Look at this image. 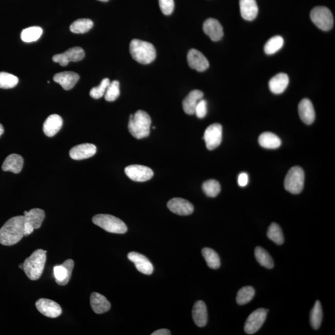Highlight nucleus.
<instances>
[{"mask_svg": "<svg viewBox=\"0 0 335 335\" xmlns=\"http://www.w3.org/2000/svg\"><path fill=\"white\" fill-rule=\"evenodd\" d=\"M267 313L268 310L261 308L256 310L249 315L244 327L247 334H255L260 329L267 318Z\"/></svg>", "mask_w": 335, "mask_h": 335, "instance_id": "nucleus-8", "label": "nucleus"}, {"mask_svg": "<svg viewBox=\"0 0 335 335\" xmlns=\"http://www.w3.org/2000/svg\"><path fill=\"white\" fill-rule=\"evenodd\" d=\"M37 309L43 315L49 318H57L61 315V307L57 302L47 299H40L36 302Z\"/></svg>", "mask_w": 335, "mask_h": 335, "instance_id": "nucleus-13", "label": "nucleus"}, {"mask_svg": "<svg viewBox=\"0 0 335 335\" xmlns=\"http://www.w3.org/2000/svg\"><path fill=\"white\" fill-rule=\"evenodd\" d=\"M19 79L13 74L0 72V89H10L15 88L18 84Z\"/></svg>", "mask_w": 335, "mask_h": 335, "instance_id": "nucleus-39", "label": "nucleus"}, {"mask_svg": "<svg viewBox=\"0 0 335 335\" xmlns=\"http://www.w3.org/2000/svg\"><path fill=\"white\" fill-rule=\"evenodd\" d=\"M91 308L97 314H102L110 311L111 304L104 295L98 292H93L90 296Z\"/></svg>", "mask_w": 335, "mask_h": 335, "instance_id": "nucleus-26", "label": "nucleus"}, {"mask_svg": "<svg viewBox=\"0 0 335 335\" xmlns=\"http://www.w3.org/2000/svg\"><path fill=\"white\" fill-rule=\"evenodd\" d=\"M284 45V39L280 36L272 37L266 43L264 50L266 54L272 55L278 52Z\"/></svg>", "mask_w": 335, "mask_h": 335, "instance_id": "nucleus-34", "label": "nucleus"}, {"mask_svg": "<svg viewBox=\"0 0 335 335\" xmlns=\"http://www.w3.org/2000/svg\"><path fill=\"white\" fill-rule=\"evenodd\" d=\"M4 128L3 126V125L0 124V136L1 135H3V134L4 133Z\"/></svg>", "mask_w": 335, "mask_h": 335, "instance_id": "nucleus-47", "label": "nucleus"}, {"mask_svg": "<svg viewBox=\"0 0 335 335\" xmlns=\"http://www.w3.org/2000/svg\"><path fill=\"white\" fill-rule=\"evenodd\" d=\"M43 30L41 27L32 26L22 30L21 38L24 43H33L40 39L43 35Z\"/></svg>", "mask_w": 335, "mask_h": 335, "instance_id": "nucleus-30", "label": "nucleus"}, {"mask_svg": "<svg viewBox=\"0 0 335 335\" xmlns=\"http://www.w3.org/2000/svg\"><path fill=\"white\" fill-rule=\"evenodd\" d=\"M240 13L246 21L255 19L258 13V7L256 0H240Z\"/></svg>", "mask_w": 335, "mask_h": 335, "instance_id": "nucleus-25", "label": "nucleus"}, {"mask_svg": "<svg viewBox=\"0 0 335 335\" xmlns=\"http://www.w3.org/2000/svg\"><path fill=\"white\" fill-rule=\"evenodd\" d=\"M74 268L73 260L68 259L61 265L54 268V274L56 283L60 286L67 285L70 281Z\"/></svg>", "mask_w": 335, "mask_h": 335, "instance_id": "nucleus-12", "label": "nucleus"}, {"mask_svg": "<svg viewBox=\"0 0 335 335\" xmlns=\"http://www.w3.org/2000/svg\"><path fill=\"white\" fill-rule=\"evenodd\" d=\"M202 190L208 197L215 198L220 193L221 184L216 180H207L202 184Z\"/></svg>", "mask_w": 335, "mask_h": 335, "instance_id": "nucleus-38", "label": "nucleus"}, {"mask_svg": "<svg viewBox=\"0 0 335 335\" xmlns=\"http://www.w3.org/2000/svg\"><path fill=\"white\" fill-rule=\"evenodd\" d=\"M24 215L9 219L0 228V244L4 246L18 244L24 237Z\"/></svg>", "mask_w": 335, "mask_h": 335, "instance_id": "nucleus-1", "label": "nucleus"}, {"mask_svg": "<svg viewBox=\"0 0 335 335\" xmlns=\"http://www.w3.org/2000/svg\"><path fill=\"white\" fill-rule=\"evenodd\" d=\"M93 26V22L91 20L83 18L76 20L70 25L71 32L75 34H84L89 32Z\"/></svg>", "mask_w": 335, "mask_h": 335, "instance_id": "nucleus-32", "label": "nucleus"}, {"mask_svg": "<svg viewBox=\"0 0 335 335\" xmlns=\"http://www.w3.org/2000/svg\"><path fill=\"white\" fill-rule=\"evenodd\" d=\"M298 111L300 119L305 124L311 125L315 121V110L313 103L309 99L305 98L300 101L298 106Z\"/></svg>", "mask_w": 335, "mask_h": 335, "instance_id": "nucleus-20", "label": "nucleus"}, {"mask_svg": "<svg viewBox=\"0 0 335 335\" xmlns=\"http://www.w3.org/2000/svg\"><path fill=\"white\" fill-rule=\"evenodd\" d=\"M290 83L287 74L280 73L272 77L269 82V89L272 93L279 94L283 93Z\"/></svg>", "mask_w": 335, "mask_h": 335, "instance_id": "nucleus-27", "label": "nucleus"}, {"mask_svg": "<svg viewBox=\"0 0 335 335\" xmlns=\"http://www.w3.org/2000/svg\"><path fill=\"white\" fill-rule=\"evenodd\" d=\"M24 165V159L20 155L11 154L6 157L2 165V170L4 172H11L18 174Z\"/></svg>", "mask_w": 335, "mask_h": 335, "instance_id": "nucleus-24", "label": "nucleus"}, {"mask_svg": "<svg viewBox=\"0 0 335 335\" xmlns=\"http://www.w3.org/2000/svg\"><path fill=\"white\" fill-rule=\"evenodd\" d=\"M202 256H204L208 267L212 269H218L221 267V260L218 254L210 248H204L202 250Z\"/></svg>", "mask_w": 335, "mask_h": 335, "instance_id": "nucleus-33", "label": "nucleus"}, {"mask_svg": "<svg viewBox=\"0 0 335 335\" xmlns=\"http://www.w3.org/2000/svg\"><path fill=\"white\" fill-rule=\"evenodd\" d=\"M203 30L212 41H220L223 36V27L221 23L214 18H209L203 24Z\"/></svg>", "mask_w": 335, "mask_h": 335, "instance_id": "nucleus-18", "label": "nucleus"}, {"mask_svg": "<svg viewBox=\"0 0 335 335\" xmlns=\"http://www.w3.org/2000/svg\"><path fill=\"white\" fill-rule=\"evenodd\" d=\"M152 335H170L171 332L168 329H160L152 333Z\"/></svg>", "mask_w": 335, "mask_h": 335, "instance_id": "nucleus-46", "label": "nucleus"}, {"mask_svg": "<svg viewBox=\"0 0 335 335\" xmlns=\"http://www.w3.org/2000/svg\"><path fill=\"white\" fill-rule=\"evenodd\" d=\"M24 216L25 221L31 223L34 229H39L45 220V215L43 209L35 208V209L30 210L28 212L24 211Z\"/></svg>", "mask_w": 335, "mask_h": 335, "instance_id": "nucleus-28", "label": "nucleus"}, {"mask_svg": "<svg viewBox=\"0 0 335 335\" xmlns=\"http://www.w3.org/2000/svg\"><path fill=\"white\" fill-rule=\"evenodd\" d=\"M323 318V312L322 306L320 302L317 300L315 304V306L312 310L311 313V324L313 329L317 330L319 329L322 323Z\"/></svg>", "mask_w": 335, "mask_h": 335, "instance_id": "nucleus-36", "label": "nucleus"}, {"mask_svg": "<svg viewBox=\"0 0 335 335\" xmlns=\"http://www.w3.org/2000/svg\"><path fill=\"white\" fill-rule=\"evenodd\" d=\"M248 176L246 173H242L239 175L238 178V184L241 187H245L248 184Z\"/></svg>", "mask_w": 335, "mask_h": 335, "instance_id": "nucleus-44", "label": "nucleus"}, {"mask_svg": "<svg viewBox=\"0 0 335 335\" xmlns=\"http://www.w3.org/2000/svg\"><path fill=\"white\" fill-rule=\"evenodd\" d=\"M305 174L299 166H294L289 171L284 180V187L290 193L298 195L304 189Z\"/></svg>", "mask_w": 335, "mask_h": 335, "instance_id": "nucleus-6", "label": "nucleus"}, {"mask_svg": "<svg viewBox=\"0 0 335 335\" xmlns=\"http://www.w3.org/2000/svg\"><path fill=\"white\" fill-rule=\"evenodd\" d=\"M92 221L94 224L108 232L124 234L128 231V227L124 222L112 215H96L92 219Z\"/></svg>", "mask_w": 335, "mask_h": 335, "instance_id": "nucleus-5", "label": "nucleus"}, {"mask_svg": "<svg viewBox=\"0 0 335 335\" xmlns=\"http://www.w3.org/2000/svg\"><path fill=\"white\" fill-rule=\"evenodd\" d=\"M34 230L35 229H34L33 226H32L31 223H27V222L25 221L24 233V237L28 236V235L31 234V233L34 232Z\"/></svg>", "mask_w": 335, "mask_h": 335, "instance_id": "nucleus-45", "label": "nucleus"}, {"mask_svg": "<svg viewBox=\"0 0 335 335\" xmlns=\"http://www.w3.org/2000/svg\"><path fill=\"white\" fill-rule=\"evenodd\" d=\"M63 126V120L59 115L52 114L46 119L43 125V131L48 137H54Z\"/></svg>", "mask_w": 335, "mask_h": 335, "instance_id": "nucleus-21", "label": "nucleus"}, {"mask_svg": "<svg viewBox=\"0 0 335 335\" xmlns=\"http://www.w3.org/2000/svg\"><path fill=\"white\" fill-rule=\"evenodd\" d=\"M159 5L164 15H170L174 10V0H159Z\"/></svg>", "mask_w": 335, "mask_h": 335, "instance_id": "nucleus-42", "label": "nucleus"}, {"mask_svg": "<svg viewBox=\"0 0 335 335\" xmlns=\"http://www.w3.org/2000/svg\"><path fill=\"white\" fill-rule=\"evenodd\" d=\"M192 316L194 322L199 327H204L206 325L208 320L207 307L204 302L199 300L194 305Z\"/></svg>", "mask_w": 335, "mask_h": 335, "instance_id": "nucleus-22", "label": "nucleus"}, {"mask_svg": "<svg viewBox=\"0 0 335 335\" xmlns=\"http://www.w3.org/2000/svg\"><path fill=\"white\" fill-rule=\"evenodd\" d=\"M207 103L204 99H201L195 109V114L198 118L202 119L207 115Z\"/></svg>", "mask_w": 335, "mask_h": 335, "instance_id": "nucleus-43", "label": "nucleus"}, {"mask_svg": "<svg viewBox=\"0 0 335 335\" xmlns=\"http://www.w3.org/2000/svg\"><path fill=\"white\" fill-rule=\"evenodd\" d=\"M19 267H20V268H21V269H23V263H22V264L20 265Z\"/></svg>", "mask_w": 335, "mask_h": 335, "instance_id": "nucleus-48", "label": "nucleus"}, {"mask_svg": "<svg viewBox=\"0 0 335 335\" xmlns=\"http://www.w3.org/2000/svg\"><path fill=\"white\" fill-rule=\"evenodd\" d=\"M311 19L318 28L323 31H330L334 24L331 11L325 6H316L311 12Z\"/></svg>", "mask_w": 335, "mask_h": 335, "instance_id": "nucleus-7", "label": "nucleus"}, {"mask_svg": "<svg viewBox=\"0 0 335 335\" xmlns=\"http://www.w3.org/2000/svg\"><path fill=\"white\" fill-rule=\"evenodd\" d=\"M267 236L268 239L272 240L277 245H282L284 241L283 231L280 226L276 223H272L268 230Z\"/></svg>", "mask_w": 335, "mask_h": 335, "instance_id": "nucleus-35", "label": "nucleus"}, {"mask_svg": "<svg viewBox=\"0 0 335 335\" xmlns=\"http://www.w3.org/2000/svg\"><path fill=\"white\" fill-rule=\"evenodd\" d=\"M167 207L173 213L179 216H189L194 212V206L184 199L175 198L168 201Z\"/></svg>", "mask_w": 335, "mask_h": 335, "instance_id": "nucleus-15", "label": "nucleus"}, {"mask_svg": "<svg viewBox=\"0 0 335 335\" xmlns=\"http://www.w3.org/2000/svg\"><path fill=\"white\" fill-rule=\"evenodd\" d=\"M152 120L144 111L139 110L131 114L128 129L131 135L137 139H142L150 135Z\"/></svg>", "mask_w": 335, "mask_h": 335, "instance_id": "nucleus-3", "label": "nucleus"}, {"mask_svg": "<svg viewBox=\"0 0 335 335\" xmlns=\"http://www.w3.org/2000/svg\"><path fill=\"white\" fill-rule=\"evenodd\" d=\"M125 173L128 178L134 181L145 182L149 181L154 177V172L147 166L134 165L127 166Z\"/></svg>", "mask_w": 335, "mask_h": 335, "instance_id": "nucleus-10", "label": "nucleus"}, {"mask_svg": "<svg viewBox=\"0 0 335 335\" xmlns=\"http://www.w3.org/2000/svg\"><path fill=\"white\" fill-rule=\"evenodd\" d=\"M255 255L256 260L262 267L268 269H271L274 267V262L271 255L262 247H256Z\"/></svg>", "mask_w": 335, "mask_h": 335, "instance_id": "nucleus-31", "label": "nucleus"}, {"mask_svg": "<svg viewBox=\"0 0 335 335\" xmlns=\"http://www.w3.org/2000/svg\"><path fill=\"white\" fill-rule=\"evenodd\" d=\"M204 93L200 90H193L182 101V108L187 114H195V109L199 101L203 98Z\"/></svg>", "mask_w": 335, "mask_h": 335, "instance_id": "nucleus-23", "label": "nucleus"}, {"mask_svg": "<svg viewBox=\"0 0 335 335\" xmlns=\"http://www.w3.org/2000/svg\"><path fill=\"white\" fill-rule=\"evenodd\" d=\"M187 61L190 68L198 71L206 70L209 67V61L199 50L192 48L187 55Z\"/></svg>", "mask_w": 335, "mask_h": 335, "instance_id": "nucleus-14", "label": "nucleus"}, {"mask_svg": "<svg viewBox=\"0 0 335 335\" xmlns=\"http://www.w3.org/2000/svg\"><path fill=\"white\" fill-rule=\"evenodd\" d=\"M255 291L251 286H246L240 289L237 293V302L239 305H245L250 302L255 296Z\"/></svg>", "mask_w": 335, "mask_h": 335, "instance_id": "nucleus-37", "label": "nucleus"}, {"mask_svg": "<svg viewBox=\"0 0 335 335\" xmlns=\"http://www.w3.org/2000/svg\"><path fill=\"white\" fill-rule=\"evenodd\" d=\"M96 147L92 144H82L71 148L69 152L70 156L73 160H82L90 158L95 155Z\"/></svg>", "mask_w": 335, "mask_h": 335, "instance_id": "nucleus-17", "label": "nucleus"}, {"mask_svg": "<svg viewBox=\"0 0 335 335\" xmlns=\"http://www.w3.org/2000/svg\"><path fill=\"white\" fill-rule=\"evenodd\" d=\"M80 79V76L74 71H63L55 74V82L61 85L65 90L72 89Z\"/></svg>", "mask_w": 335, "mask_h": 335, "instance_id": "nucleus-19", "label": "nucleus"}, {"mask_svg": "<svg viewBox=\"0 0 335 335\" xmlns=\"http://www.w3.org/2000/svg\"><path fill=\"white\" fill-rule=\"evenodd\" d=\"M258 142L261 146L268 149H278L281 145L280 138L276 134L269 132L261 134L258 138Z\"/></svg>", "mask_w": 335, "mask_h": 335, "instance_id": "nucleus-29", "label": "nucleus"}, {"mask_svg": "<svg viewBox=\"0 0 335 335\" xmlns=\"http://www.w3.org/2000/svg\"><path fill=\"white\" fill-rule=\"evenodd\" d=\"M128 257L131 262L134 263L136 269L141 273L150 275L153 272V265L146 256L133 251V252H130L128 254Z\"/></svg>", "mask_w": 335, "mask_h": 335, "instance_id": "nucleus-16", "label": "nucleus"}, {"mask_svg": "<svg viewBox=\"0 0 335 335\" xmlns=\"http://www.w3.org/2000/svg\"><path fill=\"white\" fill-rule=\"evenodd\" d=\"M204 139L207 149H216L221 145L223 140V127L219 123H215L208 127L205 131Z\"/></svg>", "mask_w": 335, "mask_h": 335, "instance_id": "nucleus-9", "label": "nucleus"}, {"mask_svg": "<svg viewBox=\"0 0 335 335\" xmlns=\"http://www.w3.org/2000/svg\"><path fill=\"white\" fill-rule=\"evenodd\" d=\"M99 1H103V2H107L109 1V0H99Z\"/></svg>", "mask_w": 335, "mask_h": 335, "instance_id": "nucleus-49", "label": "nucleus"}, {"mask_svg": "<svg viewBox=\"0 0 335 335\" xmlns=\"http://www.w3.org/2000/svg\"><path fill=\"white\" fill-rule=\"evenodd\" d=\"M47 251L37 249L23 263V270L27 278L31 280H38L41 278L45 269Z\"/></svg>", "mask_w": 335, "mask_h": 335, "instance_id": "nucleus-2", "label": "nucleus"}, {"mask_svg": "<svg viewBox=\"0 0 335 335\" xmlns=\"http://www.w3.org/2000/svg\"><path fill=\"white\" fill-rule=\"evenodd\" d=\"M110 79L105 78L100 83L99 86L94 87L89 92L90 96L94 99H99L102 98L105 95L106 89H107L110 83Z\"/></svg>", "mask_w": 335, "mask_h": 335, "instance_id": "nucleus-41", "label": "nucleus"}, {"mask_svg": "<svg viewBox=\"0 0 335 335\" xmlns=\"http://www.w3.org/2000/svg\"><path fill=\"white\" fill-rule=\"evenodd\" d=\"M85 51L82 48L75 47L70 48L62 54H56L52 57L53 61L59 63L62 67L67 66L70 62L82 61L85 57Z\"/></svg>", "mask_w": 335, "mask_h": 335, "instance_id": "nucleus-11", "label": "nucleus"}, {"mask_svg": "<svg viewBox=\"0 0 335 335\" xmlns=\"http://www.w3.org/2000/svg\"><path fill=\"white\" fill-rule=\"evenodd\" d=\"M119 95V82L117 80L112 81V82H110L107 89H106L105 94V99L109 102H112V101L116 100Z\"/></svg>", "mask_w": 335, "mask_h": 335, "instance_id": "nucleus-40", "label": "nucleus"}, {"mask_svg": "<svg viewBox=\"0 0 335 335\" xmlns=\"http://www.w3.org/2000/svg\"><path fill=\"white\" fill-rule=\"evenodd\" d=\"M130 53L135 61L142 64L152 63L156 56V49L153 45L138 39L131 41Z\"/></svg>", "mask_w": 335, "mask_h": 335, "instance_id": "nucleus-4", "label": "nucleus"}]
</instances>
